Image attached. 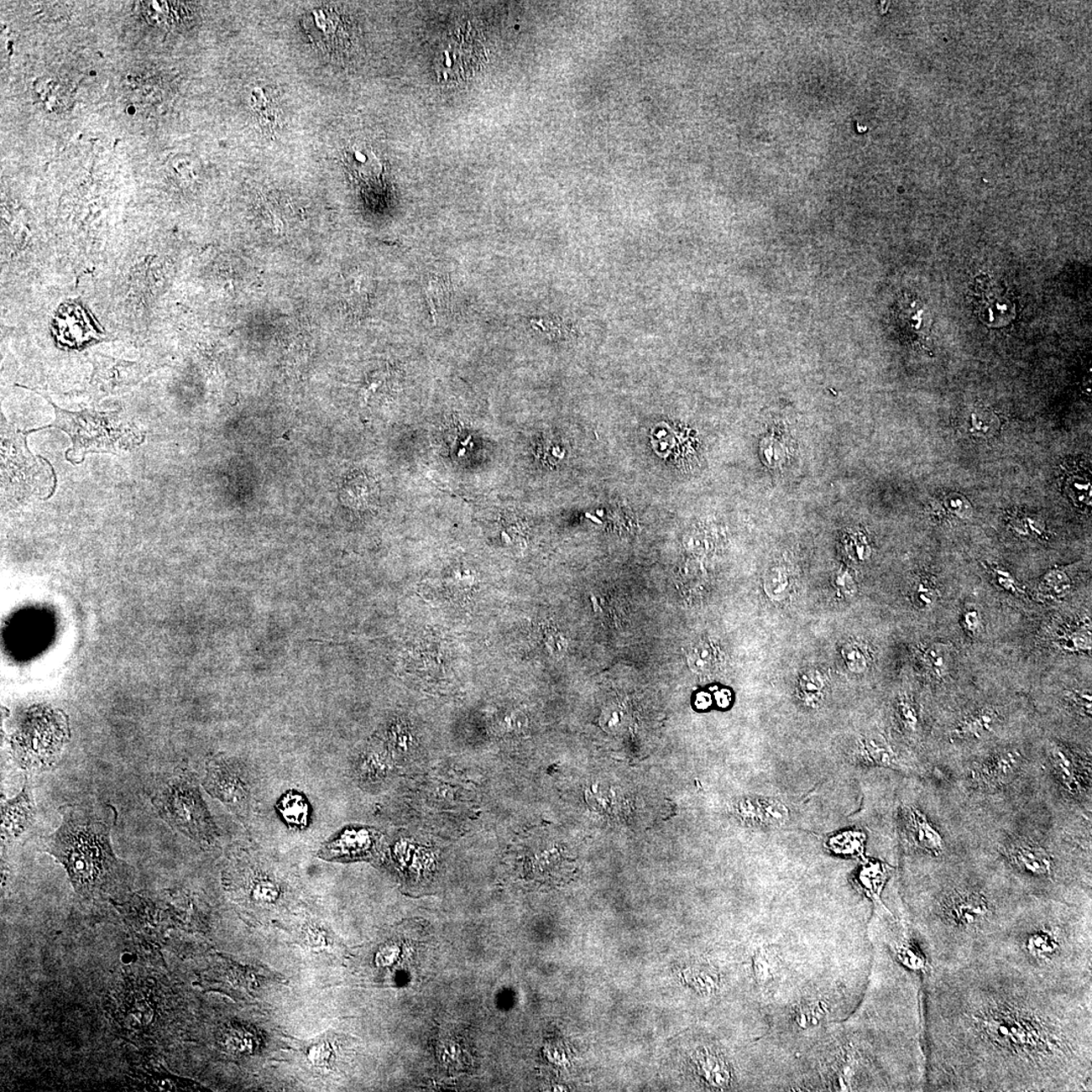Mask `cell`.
<instances>
[{
    "label": "cell",
    "mask_w": 1092,
    "mask_h": 1092,
    "mask_svg": "<svg viewBox=\"0 0 1092 1092\" xmlns=\"http://www.w3.org/2000/svg\"><path fill=\"white\" fill-rule=\"evenodd\" d=\"M923 981L926 1090L1091 1091L1092 986L990 958Z\"/></svg>",
    "instance_id": "1"
},
{
    "label": "cell",
    "mask_w": 1092,
    "mask_h": 1092,
    "mask_svg": "<svg viewBox=\"0 0 1092 1092\" xmlns=\"http://www.w3.org/2000/svg\"><path fill=\"white\" fill-rule=\"evenodd\" d=\"M987 958L1054 984L1092 986L1090 912L1051 905L1023 909Z\"/></svg>",
    "instance_id": "2"
},
{
    "label": "cell",
    "mask_w": 1092,
    "mask_h": 1092,
    "mask_svg": "<svg viewBox=\"0 0 1092 1092\" xmlns=\"http://www.w3.org/2000/svg\"><path fill=\"white\" fill-rule=\"evenodd\" d=\"M62 822L42 848L66 871L76 895L94 901L121 890L130 867L114 854L111 834L118 813L111 804L82 802L59 808Z\"/></svg>",
    "instance_id": "3"
},
{
    "label": "cell",
    "mask_w": 1092,
    "mask_h": 1092,
    "mask_svg": "<svg viewBox=\"0 0 1092 1092\" xmlns=\"http://www.w3.org/2000/svg\"><path fill=\"white\" fill-rule=\"evenodd\" d=\"M31 391L43 396L54 407L55 420L46 428H56L70 437L72 447L68 449L66 457L72 463H82L88 453L118 454L144 441V433L118 410L67 411L57 406L48 396Z\"/></svg>",
    "instance_id": "4"
},
{
    "label": "cell",
    "mask_w": 1092,
    "mask_h": 1092,
    "mask_svg": "<svg viewBox=\"0 0 1092 1092\" xmlns=\"http://www.w3.org/2000/svg\"><path fill=\"white\" fill-rule=\"evenodd\" d=\"M151 801L159 817L187 838L202 845L217 842L216 824L190 777L171 776L161 783Z\"/></svg>",
    "instance_id": "5"
},
{
    "label": "cell",
    "mask_w": 1092,
    "mask_h": 1092,
    "mask_svg": "<svg viewBox=\"0 0 1092 1092\" xmlns=\"http://www.w3.org/2000/svg\"><path fill=\"white\" fill-rule=\"evenodd\" d=\"M25 435L3 420V492L19 499L42 495L48 498L46 493L51 496L55 487L54 470L46 459L36 461L39 457L30 452Z\"/></svg>",
    "instance_id": "6"
},
{
    "label": "cell",
    "mask_w": 1092,
    "mask_h": 1092,
    "mask_svg": "<svg viewBox=\"0 0 1092 1092\" xmlns=\"http://www.w3.org/2000/svg\"><path fill=\"white\" fill-rule=\"evenodd\" d=\"M67 738L66 723L59 713L36 710L13 738L14 762L23 770L50 769L58 761Z\"/></svg>",
    "instance_id": "7"
},
{
    "label": "cell",
    "mask_w": 1092,
    "mask_h": 1092,
    "mask_svg": "<svg viewBox=\"0 0 1092 1092\" xmlns=\"http://www.w3.org/2000/svg\"><path fill=\"white\" fill-rule=\"evenodd\" d=\"M972 297L976 315L986 326L1006 327L1017 317L1015 297L989 275L977 276Z\"/></svg>",
    "instance_id": "8"
},
{
    "label": "cell",
    "mask_w": 1092,
    "mask_h": 1092,
    "mask_svg": "<svg viewBox=\"0 0 1092 1092\" xmlns=\"http://www.w3.org/2000/svg\"><path fill=\"white\" fill-rule=\"evenodd\" d=\"M203 787L212 797L226 804L234 812L243 811L247 807V781L232 761L213 759L208 762Z\"/></svg>",
    "instance_id": "9"
},
{
    "label": "cell",
    "mask_w": 1092,
    "mask_h": 1092,
    "mask_svg": "<svg viewBox=\"0 0 1092 1092\" xmlns=\"http://www.w3.org/2000/svg\"><path fill=\"white\" fill-rule=\"evenodd\" d=\"M91 388L99 395H117L137 385L146 375L142 365L94 354Z\"/></svg>",
    "instance_id": "10"
},
{
    "label": "cell",
    "mask_w": 1092,
    "mask_h": 1092,
    "mask_svg": "<svg viewBox=\"0 0 1092 1092\" xmlns=\"http://www.w3.org/2000/svg\"><path fill=\"white\" fill-rule=\"evenodd\" d=\"M1010 863L1030 879L1053 882L1056 877V864L1051 854L1043 846L1028 842L1016 840L1003 849Z\"/></svg>",
    "instance_id": "11"
},
{
    "label": "cell",
    "mask_w": 1092,
    "mask_h": 1092,
    "mask_svg": "<svg viewBox=\"0 0 1092 1092\" xmlns=\"http://www.w3.org/2000/svg\"><path fill=\"white\" fill-rule=\"evenodd\" d=\"M734 812L740 822L750 827L778 828L785 824L789 811L785 804L774 798L746 797L734 804Z\"/></svg>",
    "instance_id": "12"
},
{
    "label": "cell",
    "mask_w": 1092,
    "mask_h": 1092,
    "mask_svg": "<svg viewBox=\"0 0 1092 1092\" xmlns=\"http://www.w3.org/2000/svg\"><path fill=\"white\" fill-rule=\"evenodd\" d=\"M3 840L18 838L29 829L36 818V806L29 778H25L22 792L14 799L3 797Z\"/></svg>",
    "instance_id": "13"
},
{
    "label": "cell",
    "mask_w": 1092,
    "mask_h": 1092,
    "mask_svg": "<svg viewBox=\"0 0 1092 1092\" xmlns=\"http://www.w3.org/2000/svg\"><path fill=\"white\" fill-rule=\"evenodd\" d=\"M1023 764L1020 752L1013 750L997 751L978 762L972 770L973 779L984 787L1005 785L1016 777Z\"/></svg>",
    "instance_id": "14"
},
{
    "label": "cell",
    "mask_w": 1092,
    "mask_h": 1092,
    "mask_svg": "<svg viewBox=\"0 0 1092 1092\" xmlns=\"http://www.w3.org/2000/svg\"><path fill=\"white\" fill-rule=\"evenodd\" d=\"M896 320L913 342L928 349L931 337V319L927 307L916 296H902L896 308Z\"/></svg>",
    "instance_id": "15"
},
{
    "label": "cell",
    "mask_w": 1092,
    "mask_h": 1092,
    "mask_svg": "<svg viewBox=\"0 0 1092 1092\" xmlns=\"http://www.w3.org/2000/svg\"><path fill=\"white\" fill-rule=\"evenodd\" d=\"M906 837L917 849L939 856L944 851V840L926 815L914 807L903 812Z\"/></svg>",
    "instance_id": "16"
},
{
    "label": "cell",
    "mask_w": 1092,
    "mask_h": 1092,
    "mask_svg": "<svg viewBox=\"0 0 1092 1092\" xmlns=\"http://www.w3.org/2000/svg\"><path fill=\"white\" fill-rule=\"evenodd\" d=\"M325 9L313 10L307 20V28L316 41L326 47L335 48L346 43L348 33L339 15Z\"/></svg>",
    "instance_id": "17"
},
{
    "label": "cell",
    "mask_w": 1092,
    "mask_h": 1092,
    "mask_svg": "<svg viewBox=\"0 0 1092 1092\" xmlns=\"http://www.w3.org/2000/svg\"><path fill=\"white\" fill-rule=\"evenodd\" d=\"M892 872V867L882 862L866 861L856 873L854 883L859 891L864 893L878 907L886 909L881 902V893Z\"/></svg>",
    "instance_id": "18"
},
{
    "label": "cell",
    "mask_w": 1092,
    "mask_h": 1092,
    "mask_svg": "<svg viewBox=\"0 0 1092 1092\" xmlns=\"http://www.w3.org/2000/svg\"><path fill=\"white\" fill-rule=\"evenodd\" d=\"M378 485L363 473L354 472L344 479L341 491L343 503L352 508H367L378 498Z\"/></svg>",
    "instance_id": "19"
},
{
    "label": "cell",
    "mask_w": 1092,
    "mask_h": 1092,
    "mask_svg": "<svg viewBox=\"0 0 1092 1092\" xmlns=\"http://www.w3.org/2000/svg\"><path fill=\"white\" fill-rule=\"evenodd\" d=\"M999 723L1000 715L994 708H981L961 721L953 735L958 740H982L994 733Z\"/></svg>",
    "instance_id": "20"
},
{
    "label": "cell",
    "mask_w": 1092,
    "mask_h": 1092,
    "mask_svg": "<svg viewBox=\"0 0 1092 1092\" xmlns=\"http://www.w3.org/2000/svg\"><path fill=\"white\" fill-rule=\"evenodd\" d=\"M1051 762L1055 774L1070 793L1078 795L1083 792L1084 783L1083 773H1081L1078 760L1076 759L1073 752L1062 748V746H1053Z\"/></svg>",
    "instance_id": "21"
},
{
    "label": "cell",
    "mask_w": 1092,
    "mask_h": 1092,
    "mask_svg": "<svg viewBox=\"0 0 1092 1092\" xmlns=\"http://www.w3.org/2000/svg\"><path fill=\"white\" fill-rule=\"evenodd\" d=\"M368 835L367 833L344 829L323 845L320 856L323 859L334 860L357 855L368 845Z\"/></svg>",
    "instance_id": "22"
},
{
    "label": "cell",
    "mask_w": 1092,
    "mask_h": 1092,
    "mask_svg": "<svg viewBox=\"0 0 1092 1092\" xmlns=\"http://www.w3.org/2000/svg\"><path fill=\"white\" fill-rule=\"evenodd\" d=\"M344 159L349 171L363 180H379L383 171L379 157L368 146H352L345 152Z\"/></svg>",
    "instance_id": "23"
},
{
    "label": "cell",
    "mask_w": 1092,
    "mask_h": 1092,
    "mask_svg": "<svg viewBox=\"0 0 1092 1092\" xmlns=\"http://www.w3.org/2000/svg\"><path fill=\"white\" fill-rule=\"evenodd\" d=\"M856 757L862 762L876 766H892L896 762L895 751L880 736H866L856 749Z\"/></svg>",
    "instance_id": "24"
},
{
    "label": "cell",
    "mask_w": 1092,
    "mask_h": 1092,
    "mask_svg": "<svg viewBox=\"0 0 1092 1092\" xmlns=\"http://www.w3.org/2000/svg\"><path fill=\"white\" fill-rule=\"evenodd\" d=\"M781 958L779 952L772 947H762L757 951L752 959V968L757 984L762 987L771 985L779 974Z\"/></svg>",
    "instance_id": "25"
},
{
    "label": "cell",
    "mask_w": 1092,
    "mask_h": 1092,
    "mask_svg": "<svg viewBox=\"0 0 1092 1092\" xmlns=\"http://www.w3.org/2000/svg\"><path fill=\"white\" fill-rule=\"evenodd\" d=\"M355 772L360 782L379 784L389 775V761L379 752H365L358 761Z\"/></svg>",
    "instance_id": "26"
},
{
    "label": "cell",
    "mask_w": 1092,
    "mask_h": 1092,
    "mask_svg": "<svg viewBox=\"0 0 1092 1092\" xmlns=\"http://www.w3.org/2000/svg\"><path fill=\"white\" fill-rule=\"evenodd\" d=\"M923 660L934 677L939 679L947 677L954 661L952 647L945 642H933L924 651Z\"/></svg>",
    "instance_id": "27"
},
{
    "label": "cell",
    "mask_w": 1092,
    "mask_h": 1092,
    "mask_svg": "<svg viewBox=\"0 0 1092 1092\" xmlns=\"http://www.w3.org/2000/svg\"><path fill=\"white\" fill-rule=\"evenodd\" d=\"M865 839L863 833L848 830V832H843L829 838L827 846L834 854L861 855L863 853Z\"/></svg>",
    "instance_id": "28"
},
{
    "label": "cell",
    "mask_w": 1092,
    "mask_h": 1092,
    "mask_svg": "<svg viewBox=\"0 0 1092 1092\" xmlns=\"http://www.w3.org/2000/svg\"><path fill=\"white\" fill-rule=\"evenodd\" d=\"M280 812L282 817L291 825L302 827L306 824L309 809L305 798L300 794L290 793L281 798Z\"/></svg>",
    "instance_id": "29"
},
{
    "label": "cell",
    "mask_w": 1092,
    "mask_h": 1092,
    "mask_svg": "<svg viewBox=\"0 0 1092 1092\" xmlns=\"http://www.w3.org/2000/svg\"><path fill=\"white\" fill-rule=\"evenodd\" d=\"M718 662L715 647L708 641L699 642L693 646L688 655L689 667L695 673H707L712 672Z\"/></svg>",
    "instance_id": "30"
},
{
    "label": "cell",
    "mask_w": 1092,
    "mask_h": 1092,
    "mask_svg": "<svg viewBox=\"0 0 1092 1092\" xmlns=\"http://www.w3.org/2000/svg\"><path fill=\"white\" fill-rule=\"evenodd\" d=\"M700 1068L710 1084L718 1088L729 1084L730 1078L728 1065L717 1055L702 1054L699 1059Z\"/></svg>",
    "instance_id": "31"
},
{
    "label": "cell",
    "mask_w": 1092,
    "mask_h": 1092,
    "mask_svg": "<svg viewBox=\"0 0 1092 1092\" xmlns=\"http://www.w3.org/2000/svg\"><path fill=\"white\" fill-rule=\"evenodd\" d=\"M1059 649L1067 652H1089L1091 650V632L1088 626L1066 631L1056 641Z\"/></svg>",
    "instance_id": "32"
},
{
    "label": "cell",
    "mask_w": 1092,
    "mask_h": 1092,
    "mask_svg": "<svg viewBox=\"0 0 1092 1092\" xmlns=\"http://www.w3.org/2000/svg\"><path fill=\"white\" fill-rule=\"evenodd\" d=\"M789 586L790 582H789L788 574L783 568H771L766 573L764 590L771 600L776 602L785 600L789 593Z\"/></svg>",
    "instance_id": "33"
},
{
    "label": "cell",
    "mask_w": 1092,
    "mask_h": 1092,
    "mask_svg": "<svg viewBox=\"0 0 1092 1092\" xmlns=\"http://www.w3.org/2000/svg\"><path fill=\"white\" fill-rule=\"evenodd\" d=\"M1039 588L1053 598H1063L1070 591L1071 581L1062 569H1053L1043 578Z\"/></svg>",
    "instance_id": "34"
},
{
    "label": "cell",
    "mask_w": 1092,
    "mask_h": 1092,
    "mask_svg": "<svg viewBox=\"0 0 1092 1092\" xmlns=\"http://www.w3.org/2000/svg\"><path fill=\"white\" fill-rule=\"evenodd\" d=\"M799 687H801L803 701L808 705H814L822 699L824 679L818 671L807 672L802 675Z\"/></svg>",
    "instance_id": "35"
},
{
    "label": "cell",
    "mask_w": 1092,
    "mask_h": 1092,
    "mask_svg": "<svg viewBox=\"0 0 1092 1092\" xmlns=\"http://www.w3.org/2000/svg\"><path fill=\"white\" fill-rule=\"evenodd\" d=\"M912 599L917 609H931L937 603L938 590L928 579H919L912 588Z\"/></svg>",
    "instance_id": "36"
},
{
    "label": "cell",
    "mask_w": 1092,
    "mask_h": 1092,
    "mask_svg": "<svg viewBox=\"0 0 1092 1092\" xmlns=\"http://www.w3.org/2000/svg\"><path fill=\"white\" fill-rule=\"evenodd\" d=\"M842 657L846 668L851 673H863L869 668V660L866 651L855 642L845 644L842 649Z\"/></svg>",
    "instance_id": "37"
},
{
    "label": "cell",
    "mask_w": 1092,
    "mask_h": 1092,
    "mask_svg": "<svg viewBox=\"0 0 1092 1092\" xmlns=\"http://www.w3.org/2000/svg\"><path fill=\"white\" fill-rule=\"evenodd\" d=\"M825 1008H827V1006L822 1001L804 1003V1005L797 1008L795 1017L797 1025L801 1028L817 1025L824 1017Z\"/></svg>",
    "instance_id": "38"
},
{
    "label": "cell",
    "mask_w": 1092,
    "mask_h": 1092,
    "mask_svg": "<svg viewBox=\"0 0 1092 1092\" xmlns=\"http://www.w3.org/2000/svg\"><path fill=\"white\" fill-rule=\"evenodd\" d=\"M251 896L253 901L264 905H270L279 901L280 896V887L274 881L269 879H261L254 883L251 888Z\"/></svg>",
    "instance_id": "39"
},
{
    "label": "cell",
    "mask_w": 1092,
    "mask_h": 1092,
    "mask_svg": "<svg viewBox=\"0 0 1092 1092\" xmlns=\"http://www.w3.org/2000/svg\"><path fill=\"white\" fill-rule=\"evenodd\" d=\"M223 1046L229 1052L244 1053L253 1049L252 1038L240 1031L230 1030L223 1036Z\"/></svg>",
    "instance_id": "40"
},
{
    "label": "cell",
    "mask_w": 1092,
    "mask_h": 1092,
    "mask_svg": "<svg viewBox=\"0 0 1092 1092\" xmlns=\"http://www.w3.org/2000/svg\"><path fill=\"white\" fill-rule=\"evenodd\" d=\"M331 1055L330 1045L325 1042L318 1043L313 1045L309 1051H308V1059L313 1065L318 1066V1067H324V1066L330 1062Z\"/></svg>",
    "instance_id": "41"
},
{
    "label": "cell",
    "mask_w": 1092,
    "mask_h": 1092,
    "mask_svg": "<svg viewBox=\"0 0 1092 1092\" xmlns=\"http://www.w3.org/2000/svg\"><path fill=\"white\" fill-rule=\"evenodd\" d=\"M1070 702L1085 717L1091 715V694L1089 691H1073L1068 695Z\"/></svg>",
    "instance_id": "42"
},
{
    "label": "cell",
    "mask_w": 1092,
    "mask_h": 1092,
    "mask_svg": "<svg viewBox=\"0 0 1092 1092\" xmlns=\"http://www.w3.org/2000/svg\"><path fill=\"white\" fill-rule=\"evenodd\" d=\"M963 625L968 634L972 635H978L982 629L980 614L976 610L966 611L963 616Z\"/></svg>",
    "instance_id": "43"
},
{
    "label": "cell",
    "mask_w": 1092,
    "mask_h": 1092,
    "mask_svg": "<svg viewBox=\"0 0 1092 1092\" xmlns=\"http://www.w3.org/2000/svg\"><path fill=\"white\" fill-rule=\"evenodd\" d=\"M992 572L995 574L997 583H999L1003 589L1013 593L1021 592L1016 579L1012 577L1010 573L1003 571L1001 568H992Z\"/></svg>",
    "instance_id": "44"
},
{
    "label": "cell",
    "mask_w": 1092,
    "mask_h": 1092,
    "mask_svg": "<svg viewBox=\"0 0 1092 1092\" xmlns=\"http://www.w3.org/2000/svg\"><path fill=\"white\" fill-rule=\"evenodd\" d=\"M835 587L845 596H853L856 593V585L853 577L849 573L842 572L835 577Z\"/></svg>",
    "instance_id": "45"
},
{
    "label": "cell",
    "mask_w": 1092,
    "mask_h": 1092,
    "mask_svg": "<svg viewBox=\"0 0 1092 1092\" xmlns=\"http://www.w3.org/2000/svg\"><path fill=\"white\" fill-rule=\"evenodd\" d=\"M399 950L394 945H385L376 956V964L380 966H390L395 963L398 957Z\"/></svg>",
    "instance_id": "46"
},
{
    "label": "cell",
    "mask_w": 1092,
    "mask_h": 1092,
    "mask_svg": "<svg viewBox=\"0 0 1092 1092\" xmlns=\"http://www.w3.org/2000/svg\"><path fill=\"white\" fill-rule=\"evenodd\" d=\"M900 712L903 723H906L907 728L912 729H916L918 718L917 710L912 707V705L907 702H902L901 704Z\"/></svg>",
    "instance_id": "47"
},
{
    "label": "cell",
    "mask_w": 1092,
    "mask_h": 1092,
    "mask_svg": "<svg viewBox=\"0 0 1092 1092\" xmlns=\"http://www.w3.org/2000/svg\"><path fill=\"white\" fill-rule=\"evenodd\" d=\"M307 940L308 944L311 945L312 947H322L325 944V937H324L321 931L316 928H311L307 933Z\"/></svg>",
    "instance_id": "48"
}]
</instances>
